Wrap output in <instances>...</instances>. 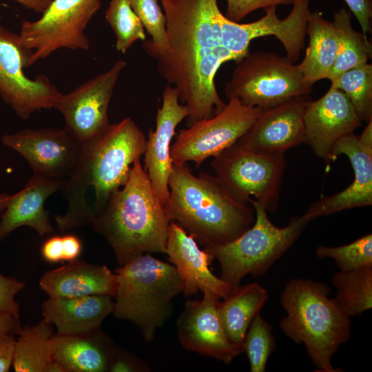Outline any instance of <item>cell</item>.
<instances>
[{"label": "cell", "instance_id": "4", "mask_svg": "<svg viewBox=\"0 0 372 372\" xmlns=\"http://www.w3.org/2000/svg\"><path fill=\"white\" fill-rule=\"evenodd\" d=\"M170 220L150 179L136 160L91 226L112 247L119 266L145 254H165Z\"/></svg>", "mask_w": 372, "mask_h": 372}, {"label": "cell", "instance_id": "20", "mask_svg": "<svg viewBox=\"0 0 372 372\" xmlns=\"http://www.w3.org/2000/svg\"><path fill=\"white\" fill-rule=\"evenodd\" d=\"M165 254L184 282L185 297L208 291L223 299L231 289L233 286L210 270L213 256L200 249L195 239L172 220L168 227Z\"/></svg>", "mask_w": 372, "mask_h": 372}, {"label": "cell", "instance_id": "5", "mask_svg": "<svg viewBox=\"0 0 372 372\" xmlns=\"http://www.w3.org/2000/svg\"><path fill=\"white\" fill-rule=\"evenodd\" d=\"M331 289L311 279H292L280 297L286 316L280 321L284 334L297 344H304L320 372H338L331 363L334 354L351 333V318L329 297Z\"/></svg>", "mask_w": 372, "mask_h": 372}, {"label": "cell", "instance_id": "23", "mask_svg": "<svg viewBox=\"0 0 372 372\" xmlns=\"http://www.w3.org/2000/svg\"><path fill=\"white\" fill-rule=\"evenodd\" d=\"M112 296L91 295L76 298L49 297L41 305L43 318L63 335L90 332L101 328L112 313Z\"/></svg>", "mask_w": 372, "mask_h": 372}, {"label": "cell", "instance_id": "24", "mask_svg": "<svg viewBox=\"0 0 372 372\" xmlns=\"http://www.w3.org/2000/svg\"><path fill=\"white\" fill-rule=\"evenodd\" d=\"M116 347L101 331L79 334L54 333L52 337V358L65 372H105Z\"/></svg>", "mask_w": 372, "mask_h": 372}, {"label": "cell", "instance_id": "40", "mask_svg": "<svg viewBox=\"0 0 372 372\" xmlns=\"http://www.w3.org/2000/svg\"><path fill=\"white\" fill-rule=\"evenodd\" d=\"M42 257L49 262L63 261L62 236H53L47 239L41 249Z\"/></svg>", "mask_w": 372, "mask_h": 372}, {"label": "cell", "instance_id": "12", "mask_svg": "<svg viewBox=\"0 0 372 372\" xmlns=\"http://www.w3.org/2000/svg\"><path fill=\"white\" fill-rule=\"evenodd\" d=\"M31 51L21 43L19 35L0 25V95L21 118L35 112L54 108L61 92L45 74L28 78Z\"/></svg>", "mask_w": 372, "mask_h": 372}, {"label": "cell", "instance_id": "2", "mask_svg": "<svg viewBox=\"0 0 372 372\" xmlns=\"http://www.w3.org/2000/svg\"><path fill=\"white\" fill-rule=\"evenodd\" d=\"M146 137L130 117L111 124L83 146L73 174L61 189L68 206L55 222L61 231L91 225L110 196L127 181L134 162L144 155Z\"/></svg>", "mask_w": 372, "mask_h": 372}, {"label": "cell", "instance_id": "31", "mask_svg": "<svg viewBox=\"0 0 372 372\" xmlns=\"http://www.w3.org/2000/svg\"><path fill=\"white\" fill-rule=\"evenodd\" d=\"M331 86L344 93L360 121H372V65L349 70L331 80Z\"/></svg>", "mask_w": 372, "mask_h": 372}, {"label": "cell", "instance_id": "22", "mask_svg": "<svg viewBox=\"0 0 372 372\" xmlns=\"http://www.w3.org/2000/svg\"><path fill=\"white\" fill-rule=\"evenodd\" d=\"M39 287L49 297L76 298L91 295L114 297L117 280L115 273L105 265L76 258L58 268L46 271Z\"/></svg>", "mask_w": 372, "mask_h": 372}, {"label": "cell", "instance_id": "43", "mask_svg": "<svg viewBox=\"0 0 372 372\" xmlns=\"http://www.w3.org/2000/svg\"><path fill=\"white\" fill-rule=\"evenodd\" d=\"M63 261H71L79 258L82 251V243L75 235L66 234L62 236Z\"/></svg>", "mask_w": 372, "mask_h": 372}, {"label": "cell", "instance_id": "19", "mask_svg": "<svg viewBox=\"0 0 372 372\" xmlns=\"http://www.w3.org/2000/svg\"><path fill=\"white\" fill-rule=\"evenodd\" d=\"M162 105L157 109L156 127L150 129L144 154L145 170L161 203L166 209L169 200L168 180L172 170L171 142L178 125L189 114L180 103L178 92L172 85L163 92Z\"/></svg>", "mask_w": 372, "mask_h": 372}, {"label": "cell", "instance_id": "38", "mask_svg": "<svg viewBox=\"0 0 372 372\" xmlns=\"http://www.w3.org/2000/svg\"><path fill=\"white\" fill-rule=\"evenodd\" d=\"M148 365L125 351L116 348L110 365V372L149 371Z\"/></svg>", "mask_w": 372, "mask_h": 372}, {"label": "cell", "instance_id": "17", "mask_svg": "<svg viewBox=\"0 0 372 372\" xmlns=\"http://www.w3.org/2000/svg\"><path fill=\"white\" fill-rule=\"evenodd\" d=\"M311 100L309 94L301 95L263 110L236 143L260 153L284 155L304 141V115Z\"/></svg>", "mask_w": 372, "mask_h": 372}, {"label": "cell", "instance_id": "27", "mask_svg": "<svg viewBox=\"0 0 372 372\" xmlns=\"http://www.w3.org/2000/svg\"><path fill=\"white\" fill-rule=\"evenodd\" d=\"M269 299L265 288L257 282L232 287L220 301L218 314L227 338L243 345L248 328Z\"/></svg>", "mask_w": 372, "mask_h": 372}, {"label": "cell", "instance_id": "11", "mask_svg": "<svg viewBox=\"0 0 372 372\" xmlns=\"http://www.w3.org/2000/svg\"><path fill=\"white\" fill-rule=\"evenodd\" d=\"M262 110L231 98L214 116L197 121L179 130L171 146L174 165L192 161L196 167L234 145L252 126Z\"/></svg>", "mask_w": 372, "mask_h": 372}, {"label": "cell", "instance_id": "25", "mask_svg": "<svg viewBox=\"0 0 372 372\" xmlns=\"http://www.w3.org/2000/svg\"><path fill=\"white\" fill-rule=\"evenodd\" d=\"M310 0H295L289 15L278 18L277 6L264 9L265 14L260 19L247 23H241V32L248 45L256 38L273 36L283 45L286 57L294 63L299 59L304 46L307 23L310 14Z\"/></svg>", "mask_w": 372, "mask_h": 372}, {"label": "cell", "instance_id": "13", "mask_svg": "<svg viewBox=\"0 0 372 372\" xmlns=\"http://www.w3.org/2000/svg\"><path fill=\"white\" fill-rule=\"evenodd\" d=\"M127 63L116 61L110 68L62 94L54 108L65 120V129L82 146L103 134L110 126L108 107L114 90Z\"/></svg>", "mask_w": 372, "mask_h": 372}, {"label": "cell", "instance_id": "34", "mask_svg": "<svg viewBox=\"0 0 372 372\" xmlns=\"http://www.w3.org/2000/svg\"><path fill=\"white\" fill-rule=\"evenodd\" d=\"M316 254L319 258L333 259L340 271L372 265V234L365 235L345 245H320L317 247Z\"/></svg>", "mask_w": 372, "mask_h": 372}, {"label": "cell", "instance_id": "37", "mask_svg": "<svg viewBox=\"0 0 372 372\" xmlns=\"http://www.w3.org/2000/svg\"><path fill=\"white\" fill-rule=\"evenodd\" d=\"M25 284L14 277H8L0 273V308L20 318L19 304L16 295Z\"/></svg>", "mask_w": 372, "mask_h": 372}, {"label": "cell", "instance_id": "26", "mask_svg": "<svg viewBox=\"0 0 372 372\" xmlns=\"http://www.w3.org/2000/svg\"><path fill=\"white\" fill-rule=\"evenodd\" d=\"M306 34L309 37V45L298 66L305 84L312 87L316 82L329 79L338 55L339 37L333 21L324 19L320 12H310Z\"/></svg>", "mask_w": 372, "mask_h": 372}, {"label": "cell", "instance_id": "42", "mask_svg": "<svg viewBox=\"0 0 372 372\" xmlns=\"http://www.w3.org/2000/svg\"><path fill=\"white\" fill-rule=\"evenodd\" d=\"M22 328L20 318L0 308V338L18 335Z\"/></svg>", "mask_w": 372, "mask_h": 372}, {"label": "cell", "instance_id": "30", "mask_svg": "<svg viewBox=\"0 0 372 372\" xmlns=\"http://www.w3.org/2000/svg\"><path fill=\"white\" fill-rule=\"evenodd\" d=\"M331 282L337 289L333 298L349 317L359 316L372 307V265L333 274Z\"/></svg>", "mask_w": 372, "mask_h": 372}, {"label": "cell", "instance_id": "36", "mask_svg": "<svg viewBox=\"0 0 372 372\" xmlns=\"http://www.w3.org/2000/svg\"><path fill=\"white\" fill-rule=\"evenodd\" d=\"M295 0H227L225 17L238 23L247 15L258 9L269 6L293 4Z\"/></svg>", "mask_w": 372, "mask_h": 372}, {"label": "cell", "instance_id": "9", "mask_svg": "<svg viewBox=\"0 0 372 372\" xmlns=\"http://www.w3.org/2000/svg\"><path fill=\"white\" fill-rule=\"evenodd\" d=\"M211 167L234 199L257 202L267 211L276 210L286 167L284 155L260 153L235 143L214 156Z\"/></svg>", "mask_w": 372, "mask_h": 372}, {"label": "cell", "instance_id": "46", "mask_svg": "<svg viewBox=\"0 0 372 372\" xmlns=\"http://www.w3.org/2000/svg\"><path fill=\"white\" fill-rule=\"evenodd\" d=\"M10 196L8 194H0V218L8 205Z\"/></svg>", "mask_w": 372, "mask_h": 372}, {"label": "cell", "instance_id": "41", "mask_svg": "<svg viewBox=\"0 0 372 372\" xmlns=\"http://www.w3.org/2000/svg\"><path fill=\"white\" fill-rule=\"evenodd\" d=\"M15 342L14 335L0 338V372L9 371L12 365Z\"/></svg>", "mask_w": 372, "mask_h": 372}, {"label": "cell", "instance_id": "1", "mask_svg": "<svg viewBox=\"0 0 372 372\" xmlns=\"http://www.w3.org/2000/svg\"><path fill=\"white\" fill-rule=\"evenodd\" d=\"M166 17V40L161 47L145 40L143 48L156 61L161 76L174 87L189 111L187 125L220 112L215 76L220 65L236 62L229 20L217 0H161Z\"/></svg>", "mask_w": 372, "mask_h": 372}, {"label": "cell", "instance_id": "33", "mask_svg": "<svg viewBox=\"0 0 372 372\" xmlns=\"http://www.w3.org/2000/svg\"><path fill=\"white\" fill-rule=\"evenodd\" d=\"M276 348L272 327L258 313L253 319L243 341L244 352L251 372H265L267 361Z\"/></svg>", "mask_w": 372, "mask_h": 372}, {"label": "cell", "instance_id": "35", "mask_svg": "<svg viewBox=\"0 0 372 372\" xmlns=\"http://www.w3.org/2000/svg\"><path fill=\"white\" fill-rule=\"evenodd\" d=\"M130 5L152 39L151 42L158 47L166 40V17L158 0H129Z\"/></svg>", "mask_w": 372, "mask_h": 372}, {"label": "cell", "instance_id": "7", "mask_svg": "<svg viewBox=\"0 0 372 372\" xmlns=\"http://www.w3.org/2000/svg\"><path fill=\"white\" fill-rule=\"evenodd\" d=\"M255 210L254 224L234 240L205 250L220 264V278L231 286L240 285L247 275H265L295 243L309 222L302 216L292 217L287 225L278 227L269 219L260 203L251 204Z\"/></svg>", "mask_w": 372, "mask_h": 372}, {"label": "cell", "instance_id": "29", "mask_svg": "<svg viewBox=\"0 0 372 372\" xmlns=\"http://www.w3.org/2000/svg\"><path fill=\"white\" fill-rule=\"evenodd\" d=\"M351 14L341 8L333 14V23L339 37L338 55L329 76L332 80L344 72L367 63L372 56V46L367 37L355 31Z\"/></svg>", "mask_w": 372, "mask_h": 372}, {"label": "cell", "instance_id": "28", "mask_svg": "<svg viewBox=\"0 0 372 372\" xmlns=\"http://www.w3.org/2000/svg\"><path fill=\"white\" fill-rule=\"evenodd\" d=\"M52 326L43 318L22 328L14 346L12 366L16 372H45L52 358Z\"/></svg>", "mask_w": 372, "mask_h": 372}, {"label": "cell", "instance_id": "45", "mask_svg": "<svg viewBox=\"0 0 372 372\" xmlns=\"http://www.w3.org/2000/svg\"><path fill=\"white\" fill-rule=\"evenodd\" d=\"M45 372H65L62 366L54 358L48 362Z\"/></svg>", "mask_w": 372, "mask_h": 372}, {"label": "cell", "instance_id": "44", "mask_svg": "<svg viewBox=\"0 0 372 372\" xmlns=\"http://www.w3.org/2000/svg\"><path fill=\"white\" fill-rule=\"evenodd\" d=\"M25 8L36 12H43L49 6L52 0H14Z\"/></svg>", "mask_w": 372, "mask_h": 372}, {"label": "cell", "instance_id": "15", "mask_svg": "<svg viewBox=\"0 0 372 372\" xmlns=\"http://www.w3.org/2000/svg\"><path fill=\"white\" fill-rule=\"evenodd\" d=\"M2 143L28 163L34 174L65 180L74 172L83 146L63 129H24L5 134Z\"/></svg>", "mask_w": 372, "mask_h": 372}, {"label": "cell", "instance_id": "10", "mask_svg": "<svg viewBox=\"0 0 372 372\" xmlns=\"http://www.w3.org/2000/svg\"><path fill=\"white\" fill-rule=\"evenodd\" d=\"M101 6V0H52L41 17L23 20L19 39L32 55L30 66L61 48L87 50L84 31Z\"/></svg>", "mask_w": 372, "mask_h": 372}, {"label": "cell", "instance_id": "32", "mask_svg": "<svg viewBox=\"0 0 372 372\" xmlns=\"http://www.w3.org/2000/svg\"><path fill=\"white\" fill-rule=\"evenodd\" d=\"M105 19L116 35L117 51L125 54L135 41L146 40L145 28L129 0H111Z\"/></svg>", "mask_w": 372, "mask_h": 372}, {"label": "cell", "instance_id": "18", "mask_svg": "<svg viewBox=\"0 0 372 372\" xmlns=\"http://www.w3.org/2000/svg\"><path fill=\"white\" fill-rule=\"evenodd\" d=\"M361 125L347 96L331 86L321 98L307 104L304 115V143L319 158L331 161L334 144L342 137L354 133Z\"/></svg>", "mask_w": 372, "mask_h": 372}, {"label": "cell", "instance_id": "6", "mask_svg": "<svg viewBox=\"0 0 372 372\" xmlns=\"http://www.w3.org/2000/svg\"><path fill=\"white\" fill-rule=\"evenodd\" d=\"M117 280L113 316L134 324L147 342L172 314V300L184 282L176 267L151 255L139 256L115 270Z\"/></svg>", "mask_w": 372, "mask_h": 372}, {"label": "cell", "instance_id": "39", "mask_svg": "<svg viewBox=\"0 0 372 372\" xmlns=\"http://www.w3.org/2000/svg\"><path fill=\"white\" fill-rule=\"evenodd\" d=\"M359 22L362 34L371 33L372 0H344Z\"/></svg>", "mask_w": 372, "mask_h": 372}, {"label": "cell", "instance_id": "8", "mask_svg": "<svg viewBox=\"0 0 372 372\" xmlns=\"http://www.w3.org/2000/svg\"><path fill=\"white\" fill-rule=\"evenodd\" d=\"M231 77L225 85L227 100L268 110L294 97L309 94L298 65L274 52H249L236 63Z\"/></svg>", "mask_w": 372, "mask_h": 372}, {"label": "cell", "instance_id": "14", "mask_svg": "<svg viewBox=\"0 0 372 372\" xmlns=\"http://www.w3.org/2000/svg\"><path fill=\"white\" fill-rule=\"evenodd\" d=\"M346 155L354 172V180L346 189L312 203L302 216L309 223L318 217L372 204V121L360 135L340 138L331 152V161Z\"/></svg>", "mask_w": 372, "mask_h": 372}, {"label": "cell", "instance_id": "3", "mask_svg": "<svg viewBox=\"0 0 372 372\" xmlns=\"http://www.w3.org/2000/svg\"><path fill=\"white\" fill-rule=\"evenodd\" d=\"M168 187L169 220L205 247L229 243L254 223V207L231 197L215 176L173 164Z\"/></svg>", "mask_w": 372, "mask_h": 372}, {"label": "cell", "instance_id": "16", "mask_svg": "<svg viewBox=\"0 0 372 372\" xmlns=\"http://www.w3.org/2000/svg\"><path fill=\"white\" fill-rule=\"evenodd\" d=\"M200 300L185 302L176 322L180 344L185 349L227 364L244 352L243 345L227 337L218 314L220 298L204 292Z\"/></svg>", "mask_w": 372, "mask_h": 372}, {"label": "cell", "instance_id": "21", "mask_svg": "<svg viewBox=\"0 0 372 372\" xmlns=\"http://www.w3.org/2000/svg\"><path fill=\"white\" fill-rule=\"evenodd\" d=\"M63 180L33 174L24 187L11 195L0 218V240L17 228L27 226L39 235L51 234L53 227L44 208L47 198L61 191Z\"/></svg>", "mask_w": 372, "mask_h": 372}]
</instances>
